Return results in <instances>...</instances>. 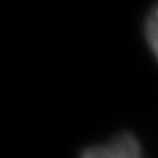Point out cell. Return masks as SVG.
Instances as JSON below:
<instances>
[{
	"mask_svg": "<svg viewBox=\"0 0 158 158\" xmlns=\"http://www.w3.org/2000/svg\"><path fill=\"white\" fill-rule=\"evenodd\" d=\"M78 158H147V155L133 133L122 132L106 142L84 148Z\"/></svg>",
	"mask_w": 158,
	"mask_h": 158,
	"instance_id": "obj_1",
	"label": "cell"
},
{
	"mask_svg": "<svg viewBox=\"0 0 158 158\" xmlns=\"http://www.w3.org/2000/svg\"><path fill=\"white\" fill-rule=\"evenodd\" d=\"M143 45L158 66V2H155L142 18L139 25Z\"/></svg>",
	"mask_w": 158,
	"mask_h": 158,
	"instance_id": "obj_2",
	"label": "cell"
}]
</instances>
